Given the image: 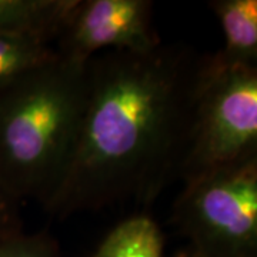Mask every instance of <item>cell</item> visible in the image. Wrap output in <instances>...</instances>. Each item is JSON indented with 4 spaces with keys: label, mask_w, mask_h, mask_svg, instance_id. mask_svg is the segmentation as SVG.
I'll return each instance as SVG.
<instances>
[{
    "label": "cell",
    "mask_w": 257,
    "mask_h": 257,
    "mask_svg": "<svg viewBox=\"0 0 257 257\" xmlns=\"http://www.w3.org/2000/svg\"><path fill=\"white\" fill-rule=\"evenodd\" d=\"M175 257H203V256L202 254H199L197 251H194L192 247H189V246H187L184 250L179 251Z\"/></svg>",
    "instance_id": "7c38bea8"
},
{
    "label": "cell",
    "mask_w": 257,
    "mask_h": 257,
    "mask_svg": "<svg viewBox=\"0 0 257 257\" xmlns=\"http://www.w3.org/2000/svg\"><path fill=\"white\" fill-rule=\"evenodd\" d=\"M0 257H64L62 250L49 233H22L0 240Z\"/></svg>",
    "instance_id": "30bf717a"
},
{
    "label": "cell",
    "mask_w": 257,
    "mask_h": 257,
    "mask_svg": "<svg viewBox=\"0 0 257 257\" xmlns=\"http://www.w3.org/2000/svg\"><path fill=\"white\" fill-rule=\"evenodd\" d=\"M209 6L224 37L211 60L224 67L257 66V0H213Z\"/></svg>",
    "instance_id": "52a82bcc"
},
{
    "label": "cell",
    "mask_w": 257,
    "mask_h": 257,
    "mask_svg": "<svg viewBox=\"0 0 257 257\" xmlns=\"http://www.w3.org/2000/svg\"><path fill=\"white\" fill-rule=\"evenodd\" d=\"M57 57L56 47L40 39L0 36V87Z\"/></svg>",
    "instance_id": "9c48e42d"
},
{
    "label": "cell",
    "mask_w": 257,
    "mask_h": 257,
    "mask_svg": "<svg viewBox=\"0 0 257 257\" xmlns=\"http://www.w3.org/2000/svg\"><path fill=\"white\" fill-rule=\"evenodd\" d=\"M22 207L23 200L10 192L5 184L0 183V240L25 233Z\"/></svg>",
    "instance_id": "8fae6325"
},
{
    "label": "cell",
    "mask_w": 257,
    "mask_h": 257,
    "mask_svg": "<svg viewBox=\"0 0 257 257\" xmlns=\"http://www.w3.org/2000/svg\"><path fill=\"white\" fill-rule=\"evenodd\" d=\"M77 0H0V36L57 40Z\"/></svg>",
    "instance_id": "8992f818"
},
{
    "label": "cell",
    "mask_w": 257,
    "mask_h": 257,
    "mask_svg": "<svg viewBox=\"0 0 257 257\" xmlns=\"http://www.w3.org/2000/svg\"><path fill=\"white\" fill-rule=\"evenodd\" d=\"M257 159V66L199 62L187 146L179 179L244 165Z\"/></svg>",
    "instance_id": "3957f363"
},
{
    "label": "cell",
    "mask_w": 257,
    "mask_h": 257,
    "mask_svg": "<svg viewBox=\"0 0 257 257\" xmlns=\"http://www.w3.org/2000/svg\"><path fill=\"white\" fill-rule=\"evenodd\" d=\"M92 257H165V237L149 214L138 213L116 224Z\"/></svg>",
    "instance_id": "ba28073f"
},
{
    "label": "cell",
    "mask_w": 257,
    "mask_h": 257,
    "mask_svg": "<svg viewBox=\"0 0 257 257\" xmlns=\"http://www.w3.org/2000/svg\"><path fill=\"white\" fill-rule=\"evenodd\" d=\"M173 223L203 257H257V159L186 182Z\"/></svg>",
    "instance_id": "277c9868"
},
{
    "label": "cell",
    "mask_w": 257,
    "mask_h": 257,
    "mask_svg": "<svg viewBox=\"0 0 257 257\" xmlns=\"http://www.w3.org/2000/svg\"><path fill=\"white\" fill-rule=\"evenodd\" d=\"M199 62L184 47L163 45L92 57L73 155L43 210L64 219L119 202H155L179 179Z\"/></svg>",
    "instance_id": "6da1fadb"
},
{
    "label": "cell",
    "mask_w": 257,
    "mask_h": 257,
    "mask_svg": "<svg viewBox=\"0 0 257 257\" xmlns=\"http://www.w3.org/2000/svg\"><path fill=\"white\" fill-rule=\"evenodd\" d=\"M87 63L59 56L0 87V183L23 202L45 209L63 182L82 121Z\"/></svg>",
    "instance_id": "7a4b0ae2"
},
{
    "label": "cell",
    "mask_w": 257,
    "mask_h": 257,
    "mask_svg": "<svg viewBox=\"0 0 257 257\" xmlns=\"http://www.w3.org/2000/svg\"><path fill=\"white\" fill-rule=\"evenodd\" d=\"M57 42L59 56L77 63L104 49L143 55L162 46L149 0H77Z\"/></svg>",
    "instance_id": "5b68a950"
}]
</instances>
